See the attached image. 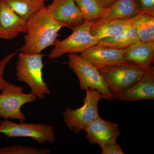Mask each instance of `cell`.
Here are the masks:
<instances>
[{"label": "cell", "instance_id": "44dd1931", "mask_svg": "<svg viewBox=\"0 0 154 154\" xmlns=\"http://www.w3.org/2000/svg\"><path fill=\"white\" fill-rule=\"evenodd\" d=\"M51 152L48 149L37 148L19 144L0 148V154H49Z\"/></svg>", "mask_w": 154, "mask_h": 154}, {"label": "cell", "instance_id": "3957f363", "mask_svg": "<svg viewBox=\"0 0 154 154\" xmlns=\"http://www.w3.org/2000/svg\"><path fill=\"white\" fill-rule=\"evenodd\" d=\"M149 67L130 63L98 69L115 99L116 96L140 80Z\"/></svg>", "mask_w": 154, "mask_h": 154}, {"label": "cell", "instance_id": "52a82bcc", "mask_svg": "<svg viewBox=\"0 0 154 154\" xmlns=\"http://www.w3.org/2000/svg\"><path fill=\"white\" fill-rule=\"evenodd\" d=\"M92 24V21H85L82 24L72 30V33L68 37L62 40L57 39L53 49L48 56V58L56 59L66 54L81 53L89 47L98 44L99 40L91 34Z\"/></svg>", "mask_w": 154, "mask_h": 154}, {"label": "cell", "instance_id": "8992f818", "mask_svg": "<svg viewBox=\"0 0 154 154\" xmlns=\"http://www.w3.org/2000/svg\"><path fill=\"white\" fill-rule=\"evenodd\" d=\"M0 93V117L24 122L26 118L21 108L27 103L36 101V96L31 92L26 94L22 87L6 81Z\"/></svg>", "mask_w": 154, "mask_h": 154}, {"label": "cell", "instance_id": "8fae6325", "mask_svg": "<svg viewBox=\"0 0 154 154\" xmlns=\"http://www.w3.org/2000/svg\"><path fill=\"white\" fill-rule=\"evenodd\" d=\"M84 130L87 133L86 138L93 145L101 146L115 141L120 134L117 124L104 120L100 116L91 122Z\"/></svg>", "mask_w": 154, "mask_h": 154}, {"label": "cell", "instance_id": "603a6c76", "mask_svg": "<svg viewBox=\"0 0 154 154\" xmlns=\"http://www.w3.org/2000/svg\"><path fill=\"white\" fill-rule=\"evenodd\" d=\"M19 51L12 53L6 56L2 60L0 61V91L2 89L4 84L6 80H5L4 77V72L7 65L9 63L10 61L12 59L14 56L16 55Z\"/></svg>", "mask_w": 154, "mask_h": 154}, {"label": "cell", "instance_id": "9a60e30c", "mask_svg": "<svg viewBox=\"0 0 154 154\" xmlns=\"http://www.w3.org/2000/svg\"><path fill=\"white\" fill-rule=\"evenodd\" d=\"M123 57L131 63L149 67L154 62V42L139 41L125 49Z\"/></svg>", "mask_w": 154, "mask_h": 154}, {"label": "cell", "instance_id": "ba28073f", "mask_svg": "<svg viewBox=\"0 0 154 154\" xmlns=\"http://www.w3.org/2000/svg\"><path fill=\"white\" fill-rule=\"evenodd\" d=\"M0 133L4 134L8 138L17 137H30L43 144L46 143H52L56 136L53 126L44 123H20L12 122L9 119L0 122Z\"/></svg>", "mask_w": 154, "mask_h": 154}, {"label": "cell", "instance_id": "ac0fdd59", "mask_svg": "<svg viewBox=\"0 0 154 154\" xmlns=\"http://www.w3.org/2000/svg\"><path fill=\"white\" fill-rule=\"evenodd\" d=\"M21 18L27 21L44 7L47 0H2Z\"/></svg>", "mask_w": 154, "mask_h": 154}, {"label": "cell", "instance_id": "9c48e42d", "mask_svg": "<svg viewBox=\"0 0 154 154\" xmlns=\"http://www.w3.org/2000/svg\"><path fill=\"white\" fill-rule=\"evenodd\" d=\"M124 51L125 49H116L97 44L89 47L79 55L99 69L130 63L123 57Z\"/></svg>", "mask_w": 154, "mask_h": 154}, {"label": "cell", "instance_id": "7402d4cb", "mask_svg": "<svg viewBox=\"0 0 154 154\" xmlns=\"http://www.w3.org/2000/svg\"><path fill=\"white\" fill-rule=\"evenodd\" d=\"M102 154H124L121 146L115 141L110 142L100 146Z\"/></svg>", "mask_w": 154, "mask_h": 154}, {"label": "cell", "instance_id": "7c38bea8", "mask_svg": "<svg viewBox=\"0 0 154 154\" xmlns=\"http://www.w3.org/2000/svg\"><path fill=\"white\" fill-rule=\"evenodd\" d=\"M117 100L133 102L154 100V68H148L143 77L137 82L115 97Z\"/></svg>", "mask_w": 154, "mask_h": 154}, {"label": "cell", "instance_id": "e0dca14e", "mask_svg": "<svg viewBox=\"0 0 154 154\" xmlns=\"http://www.w3.org/2000/svg\"><path fill=\"white\" fill-rule=\"evenodd\" d=\"M136 30L132 25L126 30L112 37L99 40L98 44L118 49H125L139 41Z\"/></svg>", "mask_w": 154, "mask_h": 154}, {"label": "cell", "instance_id": "cb8c5ba5", "mask_svg": "<svg viewBox=\"0 0 154 154\" xmlns=\"http://www.w3.org/2000/svg\"><path fill=\"white\" fill-rule=\"evenodd\" d=\"M141 12L154 17V0H137Z\"/></svg>", "mask_w": 154, "mask_h": 154}, {"label": "cell", "instance_id": "d4e9b609", "mask_svg": "<svg viewBox=\"0 0 154 154\" xmlns=\"http://www.w3.org/2000/svg\"><path fill=\"white\" fill-rule=\"evenodd\" d=\"M98 1L100 2L105 8H107L115 2L116 0H98Z\"/></svg>", "mask_w": 154, "mask_h": 154}, {"label": "cell", "instance_id": "7a4b0ae2", "mask_svg": "<svg viewBox=\"0 0 154 154\" xmlns=\"http://www.w3.org/2000/svg\"><path fill=\"white\" fill-rule=\"evenodd\" d=\"M45 54L19 53L17 63V80L23 82L30 87V92L37 98L42 99L51 94V91L43 78Z\"/></svg>", "mask_w": 154, "mask_h": 154}, {"label": "cell", "instance_id": "6da1fadb", "mask_svg": "<svg viewBox=\"0 0 154 154\" xmlns=\"http://www.w3.org/2000/svg\"><path fill=\"white\" fill-rule=\"evenodd\" d=\"M63 27L66 25L54 19L45 6L26 21L25 43L19 51L27 54L41 53L54 45L58 33Z\"/></svg>", "mask_w": 154, "mask_h": 154}, {"label": "cell", "instance_id": "2e32d148", "mask_svg": "<svg viewBox=\"0 0 154 154\" xmlns=\"http://www.w3.org/2000/svg\"><path fill=\"white\" fill-rule=\"evenodd\" d=\"M141 12L137 0H116L109 7L102 19H131Z\"/></svg>", "mask_w": 154, "mask_h": 154}, {"label": "cell", "instance_id": "d6986e66", "mask_svg": "<svg viewBox=\"0 0 154 154\" xmlns=\"http://www.w3.org/2000/svg\"><path fill=\"white\" fill-rule=\"evenodd\" d=\"M130 19L140 41L154 42L153 16L141 12Z\"/></svg>", "mask_w": 154, "mask_h": 154}, {"label": "cell", "instance_id": "5bb4252c", "mask_svg": "<svg viewBox=\"0 0 154 154\" xmlns=\"http://www.w3.org/2000/svg\"><path fill=\"white\" fill-rule=\"evenodd\" d=\"M132 25L130 19H106L100 18L93 21L91 28L92 36L97 40L112 37Z\"/></svg>", "mask_w": 154, "mask_h": 154}, {"label": "cell", "instance_id": "30bf717a", "mask_svg": "<svg viewBox=\"0 0 154 154\" xmlns=\"http://www.w3.org/2000/svg\"><path fill=\"white\" fill-rule=\"evenodd\" d=\"M46 8L54 19L72 30L85 22L75 0H53Z\"/></svg>", "mask_w": 154, "mask_h": 154}, {"label": "cell", "instance_id": "5b68a950", "mask_svg": "<svg viewBox=\"0 0 154 154\" xmlns=\"http://www.w3.org/2000/svg\"><path fill=\"white\" fill-rule=\"evenodd\" d=\"M86 96L83 106L76 109L66 107L63 113L66 125L75 134L79 133L91 122L99 116L98 104L103 95L99 91L86 89Z\"/></svg>", "mask_w": 154, "mask_h": 154}, {"label": "cell", "instance_id": "ffe728a7", "mask_svg": "<svg viewBox=\"0 0 154 154\" xmlns=\"http://www.w3.org/2000/svg\"><path fill=\"white\" fill-rule=\"evenodd\" d=\"M84 21H96L104 16L105 8L98 0H75Z\"/></svg>", "mask_w": 154, "mask_h": 154}, {"label": "cell", "instance_id": "4fadbf2b", "mask_svg": "<svg viewBox=\"0 0 154 154\" xmlns=\"http://www.w3.org/2000/svg\"><path fill=\"white\" fill-rule=\"evenodd\" d=\"M26 32V21L0 0V38L11 40Z\"/></svg>", "mask_w": 154, "mask_h": 154}, {"label": "cell", "instance_id": "277c9868", "mask_svg": "<svg viewBox=\"0 0 154 154\" xmlns=\"http://www.w3.org/2000/svg\"><path fill=\"white\" fill-rule=\"evenodd\" d=\"M69 67L76 75L82 91L88 88L99 91L107 101L112 102L115 98L98 69L75 54H69Z\"/></svg>", "mask_w": 154, "mask_h": 154}]
</instances>
